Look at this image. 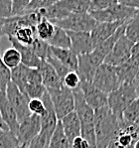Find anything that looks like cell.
<instances>
[{
    "label": "cell",
    "mask_w": 139,
    "mask_h": 148,
    "mask_svg": "<svg viewBox=\"0 0 139 148\" xmlns=\"http://www.w3.org/2000/svg\"><path fill=\"white\" fill-rule=\"evenodd\" d=\"M120 128L119 119L108 106L94 110V132L97 148H108Z\"/></svg>",
    "instance_id": "obj_1"
},
{
    "label": "cell",
    "mask_w": 139,
    "mask_h": 148,
    "mask_svg": "<svg viewBox=\"0 0 139 148\" xmlns=\"http://www.w3.org/2000/svg\"><path fill=\"white\" fill-rule=\"evenodd\" d=\"M136 99L137 95L135 86L133 84H123L108 95V106L120 120L123 110Z\"/></svg>",
    "instance_id": "obj_2"
},
{
    "label": "cell",
    "mask_w": 139,
    "mask_h": 148,
    "mask_svg": "<svg viewBox=\"0 0 139 148\" xmlns=\"http://www.w3.org/2000/svg\"><path fill=\"white\" fill-rule=\"evenodd\" d=\"M47 92L51 99L58 120H61L75 111V99L73 90L62 86L58 88H49L47 90Z\"/></svg>",
    "instance_id": "obj_3"
},
{
    "label": "cell",
    "mask_w": 139,
    "mask_h": 148,
    "mask_svg": "<svg viewBox=\"0 0 139 148\" xmlns=\"http://www.w3.org/2000/svg\"><path fill=\"white\" fill-rule=\"evenodd\" d=\"M41 99H42L43 103L45 106V111L40 116L41 130L37 137L41 141V143L45 146V148H48V145H49L50 140H51V137L53 135L55 129H56L59 120L56 116L51 99H50L47 92H45Z\"/></svg>",
    "instance_id": "obj_4"
},
{
    "label": "cell",
    "mask_w": 139,
    "mask_h": 148,
    "mask_svg": "<svg viewBox=\"0 0 139 148\" xmlns=\"http://www.w3.org/2000/svg\"><path fill=\"white\" fill-rule=\"evenodd\" d=\"M138 10L126 7L117 2L108 9L99 11H90V15L97 21V23H112V22H127Z\"/></svg>",
    "instance_id": "obj_5"
},
{
    "label": "cell",
    "mask_w": 139,
    "mask_h": 148,
    "mask_svg": "<svg viewBox=\"0 0 139 148\" xmlns=\"http://www.w3.org/2000/svg\"><path fill=\"white\" fill-rule=\"evenodd\" d=\"M92 83L99 90L106 95L112 92L120 86L115 72V67L104 63L101 64L95 71Z\"/></svg>",
    "instance_id": "obj_6"
},
{
    "label": "cell",
    "mask_w": 139,
    "mask_h": 148,
    "mask_svg": "<svg viewBox=\"0 0 139 148\" xmlns=\"http://www.w3.org/2000/svg\"><path fill=\"white\" fill-rule=\"evenodd\" d=\"M97 24V21L90 15V13H70L65 19L57 22L55 26L60 27L66 31L90 33Z\"/></svg>",
    "instance_id": "obj_7"
},
{
    "label": "cell",
    "mask_w": 139,
    "mask_h": 148,
    "mask_svg": "<svg viewBox=\"0 0 139 148\" xmlns=\"http://www.w3.org/2000/svg\"><path fill=\"white\" fill-rule=\"evenodd\" d=\"M103 62V59L94 51L90 54L77 56V68L76 72L81 79V83H92L95 71Z\"/></svg>",
    "instance_id": "obj_8"
},
{
    "label": "cell",
    "mask_w": 139,
    "mask_h": 148,
    "mask_svg": "<svg viewBox=\"0 0 139 148\" xmlns=\"http://www.w3.org/2000/svg\"><path fill=\"white\" fill-rule=\"evenodd\" d=\"M6 97H7L9 102L14 108L16 115H17L18 122H21L25 118L31 115L29 110V101L30 99L27 97V95L21 92L18 88L13 83H9L6 88Z\"/></svg>",
    "instance_id": "obj_9"
},
{
    "label": "cell",
    "mask_w": 139,
    "mask_h": 148,
    "mask_svg": "<svg viewBox=\"0 0 139 148\" xmlns=\"http://www.w3.org/2000/svg\"><path fill=\"white\" fill-rule=\"evenodd\" d=\"M134 43L123 34L116 41L110 53L104 59L103 63L112 66V67H117V66L125 63L131 58V52Z\"/></svg>",
    "instance_id": "obj_10"
},
{
    "label": "cell",
    "mask_w": 139,
    "mask_h": 148,
    "mask_svg": "<svg viewBox=\"0 0 139 148\" xmlns=\"http://www.w3.org/2000/svg\"><path fill=\"white\" fill-rule=\"evenodd\" d=\"M41 130L40 116L36 114H31L19 122L18 130L16 132V137L20 145H28Z\"/></svg>",
    "instance_id": "obj_11"
},
{
    "label": "cell",
    "mask_w": 139,
    "mask_h": 148,
    "mask_svg": "<svg viewBox=\"0 0 139 148\" xmlns=\"http://www.w3.org/2000/svg\"><path fill=\"white\" fill-rule=\"evenodd\" d=\"M79 88L86 104L93 110L108 106V95L99 90L92 83H81Z\"/></svg>",
    "instance_id": "obj_12"
},
{
    "label": "cell",
    "mask_w": 139,
    "mask_h": 148,
    "mask_svg": "<svg viewBox=\"0 0 139 148\" xmlns=\"http://www.w3.org/2000/svg\"><path fill=\"white\" fill-rule=\"evenodd\" d=\"M67 34L71 40L70 50L75 55L81 56V55L90 54L94 50L90 33L67 31Z\"/></svg>",
    "instance_id": "obj_13"
},
{
    "label": "cell",
    "mask_w": 139,
    "mask_h": 148,
    "mask_svg": "<svg viewBox=\"0 0 139 148\" xmlns=\"http://www.w3.org/2000/svg\"><path fill=\"white\" fill-rule=\"evenodd\" d=\"M0 116L3 123L8 127L9 130L16 135L19 122H18L14 108L9 102L5 92H0Z\"/></svg>",
    "instance_id": "obj_14"
},
{
    "label": "cell",
    "mask_w": 139,
    "mask_h": 148,
    "mask_svg": "<svg viewBox=\"0 0 139 148\" xmlns=\"http://www.w3.org/2000/svg\"><path fill=\"white\" fill-rule=\"evenodd\" d=\"M126 22L122 21L112 22V23H97V26L93 28V30L90 32V37H92L94 48L101 42L111 37L117 31V29L120 28Z\"/></svg>",
    "instance_id": "obj_15"
},
{
    "label": "cell",
    "mask_w": 139,
    "mask_h": 148,
    "mask_svg": "<svg viewBox=\"0 0 139 148\" xmlns=\"http://www.w3.org/2000/svg\"><path fill=\"white\" fill-rule=\"evenodd\" d=\"M8 40H9V42L12 44V47L15 48L20 53L22 65L26 66V67H28V68H32V69H38L41 64V59L35 54V52L32 50L31 47L24 46V45L20 44V43L17 42V40L13 37H9Z\"/></svg>",
    "instance_id": "obj_16"
},
{
    "label": "cell",
    "mask_w": 139,
    "mask_h": 148,
    "mask_svg": "<svg viewBox=\"0 0 139 148\" xmlns=\"http://www.w3.org/2000/svg\"><path fill=\"white\" fill-rule=\"evenodd\" d=\"M38 70L40 72L41 78H42V84L46 90L58 88L63 86L62 79L58 76L56 71L45 60H41V64L39 66Z\"/></svg>",
    "instance_id": "obj_17"
},
{
    "label": "cell",
    "mask_w": 139,
    "mask_h": 148,
    "mask_svg": "<svg viewBox=\"0 0 139 148\" xmlns=\"http://www.w3.org/2000/svg\"><path fill=\"white\" fill-rule=\"evenodd\" d=\"M138 66L139 62L130 58L125 63L115 67V72L120 85L134 83V79H135L138 72Z\"/></svg>",
    "instance_id": "obj_18"
},
{
    "label": "cell",
    "mask_w": 139,
    "mask_h": 148,
    "mask_svg": "<svg viewBox=\"0 0 139 148\" xmlns=\"http://www.w3.org/2000/svg\"><path fill=\"white\" fill-rule=\"evenodd\" d=\"M60 121L62 124L64 134L71 145V143L75 138L81 136V122L79 120V117H77V113L73 111L67 116L62 118Z\"/></svg>",
    "instance_id": "obj_19"
},
{
    "label": "cell",
    "mask_w": 139,
    "mask_h": 148,
    "mask_svg": "<svg viewBox=\"0 0 139 148\" xmlns=\"http://www.w3.org/2000/svg\"><path fill=\"white\" fill-rule=\"evenodd\" d=\"M50 53L70 71H74V72L77 71V56L73 53L70 49H59V48L50 46Z\"/></svg>",
    "instance_id": "obj_20"
},
{
    "label": "cell",
    "mask_w": 139,
    "mask_h": 148,
    "mask_svg": "<svg viewBox=\"0 0 139 148\" xmlns=\"http://www.w3.org/2000/svg\"><path fill=\"white\" fill-rule=\"evenodd\" d=\"M38 11H39V13H40V15L42 16L43 19L48 20V21L51 22V23L54 25L56 24L57 22L65 19V18L70 14L69 11L60 7V6L57 4V1L53 5L49 6V7H47V8L39 9Z\"/></svg>",
    "instance_id": "obj_21"
},
{
    "label": "cell",
    "mask_w": 139,
    "mask_h": 148,
    "mask_svg": "<svg viewBox=\"0 0 139 148\" xmlns=\"http://www.w3.org/2000/svg\"><path fill=\"white\" fill-rule=\"evenodd\" d=\"M124 31H125V24L122 25L120 28H118L117 31H116L111 37H109L108 39H106L105 41L101 42V44L97 45V46L94 48L93 51L104 60V59L106 58V56H108V55L110 53L111 50H112L116 41L124 34Z\"/></svg>",
    "instance_id": "obj_22"
},
{
    "label": "cell",
    "mask_w": 139,
    "mask_h": 148,
    "mask_svg": "<svg viewBox=\"0 0 139 148\" xmlns=\"http://www.w3.org/2000/svg\"><path fill=\"white\" fill-rule=\"evenodd\" d=\"M10 73H11V83L14 84L20 92L25 94V88H26L27 79H28L29 68L22 65V64H20L18 67L10 70Z\"/></svg>",
    "instance_id": "obj_23"
},
{
    "label": "cell",
    "mask_w": 139,
    "mask_h": 148,
    "mask_svg": "<svg viewBox=\"0 0 139 148\" xmlns=\"http://www.w3.org/2000/svg\"><path fill=\"white\" fill-rule=\"evenodd\" d=\"M90 0H61L57 1L60 7L70 13H88Z\"/></svg>",
    "instance_id": "obj_24"
},
{
    "label": "cell",
    "mask_w": 139,
    "mask_h": 148,
    "mask_svg": "<svg viewBox=\"0 0 139 148\" xmlns=\"http://www.w3.org/2000/svg\"><path fill=\"white\" fill-rule=\"evenodd\" d=\"M48 45L54 48H59V49H70L71 40L67 34V31L56 26L53 36L48 41Z\"/></svg>",
    "instance_id": "obj_25"
},
{
    "label": "cell",
    "mask_w": 139,
    "mask_h": 148,
    "mask_svg": "<svg viewBox=\"0 0 139 148\" xmlns=\"http://www.w3.org/2000/svg\"><path fill=\"white\" fill-rule=\"evenodd\" d=\"M13 38H15L17 42H19L20 44L24 45V46H31L37 38L36 29L30 26L21 27L16 31Z\"/></svg>",
    "instance_id": "obj_26"
},
{
    "label": "cell",
    "mask_w": 139,
    "mask_h": 148,
    "mask_svg": "<svg viewBox=\"0 0 139 148\" xmlns=\"http://www.w3.org/2000/svg\"><path fill=\"white\" fill-rule=\"evenodd\" d=\"M19 142L5 124H0V148H18Z\"/></svg>",
    "instance_id": "obj_27"
},
{
    "label": "cell",
    "mask_w": 139,
    "mask_h": 148,
    "mask_svg": "<svg viewBox=\"0 0 139 148\" xmlns=\"http://www.w3.org/2000/svg\"><path fill=\"white\" fill-rule=\"evenodd\" d=\"M124 35L134 44L139 41V10L125 23Z\"/></svg>",
    "instance_id": "obj_28"
},
{
    "label": "cell",
    "mask_w": 139,
    "mask_h": 148,
    "mask_svg": "<svg viewBox=\"0 0 139 148\" xmlns=\"http://www.w3.org/2000/svg\"><path fill=\"white\" fill-rule=\"evenodd\" d=\"M48 148H71L69 141L64 134L60 120L58 121V124H57L56 129H55L53 135L51 137Z\"/></svg>",
    "instance_id": "obj_29"
},
{
    "label": "cell",
    "mask_w": 139,
    "mask_h": 148,
    "mask_svg": "<svg viewBox=\"0 0 139 148\" xmlns=\"http://www.w3.org/2000/svg\"><path fill=\"white\" fill-rule=\"evenodd\" d=\"M1 60L9 70H12L21 64V56L15 48L11 47L4 52L1 56Z\"/></svg>",
    "instance_id": "obj_30"
},
{
    "label": "cell",
    "mask_w": 139,
    "mask_h": 148,
    "mask_svg": "<svg viewBox=\"0 0 139 148\" xmlns=\"http://www.w3.org/2000/svg\"><path fill=\"white\" fill-rule=\"evenodd\" d=\"M55 25L52 24L46 19H43L42 21L36 26V35H37L38 39L41 41L47 42L52 38L54 32H55Z\"/></svg>",
    "instance_id": "obj_31"
},
{
    "label": "cell",
    "mask_w": 139,
    "mask_h": 148,
    "mask_svg": "<svg viewBox=\"0 0 139 148\" xmlns=\"http://www.w3.org/2000/svg\"><path fill=\"white\" fill-rule=\"evenodd\" d=\"M139 115V99L133 101L123 110L121 115V120L126 124H134L136 118Z\"/></svg>",
    "instance_id": "obj_32"
},
{
    "label": "cell",
    "mask_w": 139,
    "mask_h": 148,
    "mask_svg": "<svg viewBox=\"0 0 139 148\" xmlns=\"http://www.w3.org/2000/svg\"><path fill=\"white\" fill-rule=\"evenodd\" d=\"M45 61H46L48 64H50V65L52 66V68L56 71V73L58 74V76L60 77L62 81H63V79L65 78L66 75H67L68 73L71 72V71L68 69L67 67H65V66H64L61 62H59V61L57 60L54 56H52V54L50 53V47H49V53H48L46 59H45Z\"/></svg>",
    "instance_id": "obj_33"
},
{
    "label": "cell",
    "mask_w": 139,
    "mask_h": 148,
    "mask_svg": "<svg viewBox=\"0 0 139 148\" xmlns=\"http://www.w3.org/2000/svg\"><path fill=\"white\" fill-rule=\"evenodd\" d=\"M32 48L35 54L37 55L41 60H45L47 57L48 53H49V45H48L47 42H44V41H41L40 39H38V37L36 38V40L34 41V43L29 46Z\"/></svg>",
    "instance_id": "obj_34"
},
{
    "label": "cell",
    "mask_w": 139,
    "mask_h": 148,
    "mask_svg": "<svg viewBox=\"0 0 139 148\" xmlns=\"http://www.w3.org/2000/svg\"><path fill=\"white\" fill-rule=\"evenodd\" d=\"M62 83H63V86H65L66 88H68L71 90H76V88H79L81 79H79V75L77 74V72L71 71L70 73H68L65 76Z\"/></svg>",
    "instance_id": "obj_35"
},
{
    "label": "cell",
    "mask_w": 139,
    "mask_h": 148,
    "mask_svg": "<svg viewBox=\"0 0 139 148\" xmlns=\"http://www.w3.org/2000/svg\"><path fill=\"white\" fill-rule=\"evenodd\" d=\"M11 82V73L10 70L6 67L1 60L0 54V92H6L8 84Z\"/></svg>",
    "instance_id": "obj_36"
},
{
    "label": "cell",
    "mask_w": 139,
    "mask_h": 148,
    "mask_svg": "<svg viewBox=\"0 0 139 148\" xmlns=\"http://www.w3.org/2000/svg\"><path fill=\"white\" fill-rule=\"evenodd\" d=\"M55 3H56V0H30L26 7L24 15L33 12V11L39 10V9L47 8Z\"/></svg>",
    "instance_id": "obj_37"
},
{
    "label": "cell",
    "mask_w": 139,
    "mask_h": 148,
    "mask_svg": "<svg viewBox=\"0 0 139 148\" xmlns=\"http://www.w3.org/2000/svg\"><path fill=\"white\" fill-rule=\"evenodd\" d=\"M30 0H15L12 1L11 17H19L25 14V10Z\"/></svg>",
    "instance_id": "obj_38"
},
{
    "label": "cell",
    "mask_w": 139,
    "mask_h": 148,
    "mask_svg": "<svg viewBox=\"0 0 139 148\" xmlns=\"http://www.w3.org/2000/svg\"><path fill=\"white\" fill-rule=\"evenodd\" d=\"M117 0H90V11H99L108 9L110 6L114 5Z\"/></svg>",
    "instance_id": "obj_39"
},
{
    "label": "cell",
    "mask_w": 139,
    "mask_h": 148,
    "mask_svg": "<svg viewBox=\"0 0 139 148\" xmlns=\"http://www.w3.org/2000/svg\"><path fill=\"white\" fill-rule=\"evenodd\" d=\"M28 106L31 114H36L38 116H41L45 111V106L43 103L42 99H30Z\"/></svg>",
    "instance_id": "obj_40"
},
{
    "label": "cell",
    "mask_w": 139,
    "mask_h": 148,
    "mask_svg": "<svg viewBox=\"0 0 139 148\" xmlns=\"http://www.w3.org/2000/svg\"><path fill=\"white\" fill-rule=\"evenodd\" d=\"M11 0H0V22L11 17Z\"/></svg>",
    "instance_id": "obj_41"
},
{
    "label": "cell",
    "mask_w": 139,
    "mask_h": 148,
    "mask_svg": "<svg viewBox=\"0 0 139 148\" xmlns=\"http://www.w3.org/2000/svg\"><path fill=\"white\" fill-rule=\"evenodd\" d=\"M71 148H90V145L81 136H79V137L75 138L71 143Z\"/></svg>",
    "instance_id": "obj_42"
},
{
    "label": "cell",
    "mask_w": 139,
    "mask_h": 148,
    "mask_svg": "<svg viewBox=\"0 0 139 148\" xmlns=\"http://www.w3.org/2000/svg\"><path fill=\"white\" fill-rule=\"evenodd\" d=\"M118 2L126 7L139 10V0H118Z\"/></svg>",
    "instance_id": "obj_43"
},
{
    "label": "cell",
    "mask_w": 139,
    "mask_h": 148,
    "mask_svg": "<svg viewBox=\"0 0 139 148\" xmlns=\"http://www.w3.org/2000/svg\"><path fill=\"white\" fill-rule=\"evenodd\" d=\"M26 148H45V146L41 143V141L39 140L38 137L36 136L28 145H26Z\"/></svg>",
    "instance_id": "obj_44"
},
{
    "label": "cell",
    "mask_w": 139,
    "mask_h": 148,
    "mask_svg": "<svg viewBox=\"0 0 139 148\" xmlns=\"http://www.w3.org/2000/svg\"><path fill=\"white\" fill-rule=\"evenodd\" d=\"M131 59L137 61L139 62V41L137 43L134 44L133 48H132V52H131Z\"/></svg>",
    "instance_id": "obj_45"
},
{
    "label": "cell",
    "mask_w": 139,
    "mask_h": 148,
    "mask_svg": "<svg viewBox=\"0 0 139 148\" xmlns=\"http://www.w3.org/2000/svg\"><path fill=\"white\" fill-rule=\"evenodd\" d=\"M133 147L134 146H132V147H122V146L118 145L117 143H115L114 141H112V140L110 141V143H109L108 146V148H133Z\"/></svg>",
    "instance_id": "obj_46"
},
{
    "label": "cell",
    "mask_w": 139,
    "mask_h": 148,
    "mask_svg": "<svg viewBox=\"0 0 139 148\" xmlns=\"http://www.w3.org/2000/svg\"><path fill=\"white\" fill-rule=\"evenodd\" d=\"M134 86H135V88L136 86H139V66H138V72H137V75H136V78L135 79H134Z\"/></svg>",
    "instance_id": "obj_47"
},
{
    "label": "cell",
    "mask_w": 139,
    "mask_h": 148,
    "mask_svg": "<svg viewBox=\"0 0 139 148\" xmlns=\"http://www.w3.org/2000/svg\"><path fill=\"white\" fill-rule=\"evenodd\" d=\"M134 124H135L136 126H139V115L137 116V118H136V120H135V122H134Z\"/></svg>",
    "instance_id": "obj_48"
},
{
    "label": "cell",
    "mask_w": 139,
    "mask_h": 148,
    "mask_svg": "<svg viewBox=\"0 0 139 148\" xmlns=\"http://www.w3.org/2000/svg\"><path fill=\"white\" fill-rule=\"evenodd\" d=\"M136 95H137V99H139V86H136Z\"/></svg>",
    "instance_id": "obj_49"
},
{
    "label": "cell",
    "mask_w": 139,
    "mask_h": 148,
    "mask_svg": "<svg viewBox=\"0 0 139 148\" xmlns=\"http://www.w3.org/2000/svg\"><path fill=\"white\" fill-rule=\"evenodd\" d=\"M133 148H139V140H137L134 144V147Z\"/></svg>",
    "instance_id": "obj_50"
},
{
    "label": "cell",
    "mask_w": 139,
    "mask_h": 148,
    "mask_svg": "<svg viewBox=\"0 0 139 148\" xmlns=\"http://www.w3.org/2000/svg\"><path fill=\"white\" fill-rule=\"evenodd\" d=\"M18 148H26V145H19Z\"/></svg>",
    "instance_id": "obj_51"
},
{
    "label": "cell",
    "mask_w": 139,
    "mask_h": 148,
    "mask_svg": "<svg viewBox=\"0 0 139 148\" xmlns=\"http://www.w3.org/2000/svg\"><path fill=\"white\" fill-rule=\"evenodd\" d=\"M0 124H4L3 121H2V119H1V116H0Z\"/></svg>",
    "instance_id": "obj_52"
},
{
    "label": "cell",
    "mask_w": 139,
    "mask_h": 148,
    "mask_svg": "<svg viewBox=\"0 0 139 148\" xmlns=\"http://www.w3.org/2000/svg\"><path fill=\"white\" fill-rule=\"evenodd\" d=\"M2 35H3V34H2V32H1V28H0V38H1Z\"/></svg>",
    "instance_id": "obj_53"
},
{
    "label": "cell",
    "mask_w": 139,
    "mask_h": 148,
    "mask_svg": "<svg viewBox=\"0 0 139 148\" xmlns=\"http://www.w3.org/2000/svg\"><path fill=\"white\" fill-rule=\"evenodd\" d=\"M1 26H2V22H0V28H1Z\"/></svg>",
    "instance_id": "obj_54"
}]
</instances>
